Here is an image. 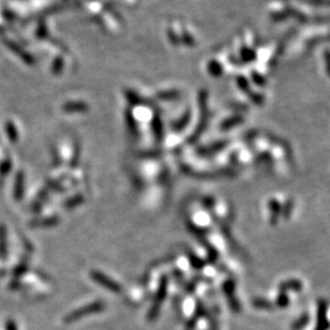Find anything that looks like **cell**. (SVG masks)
I'll return each instance as SVG.
<instances>
[{
  "mask_svg": "<svg viewBox=\"0 0 330 330\" xmlns=\"http://www.w3.org/2000/svg\"><path fill=\"white\" fill-rule=\"evenodd\" d=\"M62 109L65 113H82V112H87L88 105L86 103L81 102V101H73V102H67L63 104Z\"/></svg>",
  "mask_w": 330,
  "mask_h": 330,
  "instance_id": "cell-8",
  "label": "cell"
},
{
  "mask_svg": "<svg viewBox=\"0 0 330 330\" xmlns=\"http://www.w3.org/2000/svg\"><path fill=\"white\" fill-rule=\"evenodd\" d=\"M58 223H59V219H58L57 215L49 216V218H45L44 220L34 222V224H36L38 226H40V228H52V226L57 225Z\"/></svg>",
  "mask_w": 330,
  "mask_h": 330,
  "instance_id": "cell-16",
  "label": "cell"
},
{
  "mask_svg": "<svg viewBox=\"0 0 330 330\" xmlns=\"http://www.w3.org/2000/svg\"><path fill=\"white\" fill-rule=\"evenodd\" d=\"M126 97H127L128 101L131 103V104H133V105H136L140 102L139 97L133 91H127L126 92Z\"/></svg>",
  "mask_w": 330,
  "mask_h": 330,
  "instance_id": "cell-24",
  "label": "cell"
},
{
  "mask_svg": "<svg viewBox=\"0 0 330 330\" xmlns=\"http://www.w3.org/2000/svg\"><path fill=\"white\" fill-rule=\"evenodd\" d=\"M190 120H191V111H187L185 113V115L180 119H178L177 121L174 122V124L172 125V128L176 132L182 131L189 125V122H190Z\"/></svg>",
  "mask_w": 330,
  "mask_h": 330,
  "instance_id": "cell-13",
  "label": "cell"
},
{
  "mask_svg": "<svg viewBox=\"0 0 330 330\" xmlns=\"http://www.w3.org/2000/svg\"><path fill=\"white\" fill-rule=\"evenodd\" d=\"M208 70H209V73L211 75H213V77H220V75L222 74V67L216 61H211L208 64Z\"/></svg>",
  "mask_w": 330,
  "mask_h": 330,
  "instance_id": "cell-21",
  "label": "cell"
},
{
  "mask_svg": "<svg viewBox=\"0 0 330 330\" xmlns=\"http://www.w3.org/2000/svg\"><path fill=\"white\" fill-rule=\"evenodd\" d=\"M229 141L228 140H220V141H215V143H212L208 146H205L200 148L197 150V155H200L201 157H209L214 154H218L221 152L222 149H224L226 146H228Z\"/></svg>",
  "mask_w": 330,
  "mask_h": 330,
  "instance_id": "cell-6",
  "label": "cell"
},
{
  "mask_svg": "<svg viewBox=\"0 0 330 330\" xmlns=\"http://www.w3.org/2000/svg\"><path fill=\"white\" fill-rule=\"evenodd\" d=\"M268 207L270 209V223L276 224L279 220V216L281 215V205L277 200H270L268 203Z\"/></svg>",
  "mask_w": 330,
  "mask_h": 330,
  "instance_id": "cell-11",
  "label": "cell"
},
{
  "mask_svg": "<svg viewBox=\"0 0 330 330\" xmlns=\"http://www.w3.org/2000/svg\"><path fill=\"white\" fill-rule=\"evenodd\" d=\"M279 287L281 291H284V293H286V290L298 291L303 289V283L296 279H289L286 281H283Z\"/></svg>",
  "mask_w": 330,
  "mask_h": 330,
  "instance_id": "cell-10",
  "label": "cell"
},
{
  "mask_svg": "<svg viewBox=\"0 0 330 330\" xmlns=\"http://www.w3.org/2000/svg\"><path fill=\"white\" fill-rule=\"evenodd\" d=\"M207 98H208V96H207V92L205 90H201L200 97H199V103H200V108H201V121H200V124L197 125L196 129L194 130V133L192 134V136L189 138V141H190V143H194L197 138H200L207 127V122H208V106H207V102H208V99Z\"/></svg>",
  "mask_w": 330,
  "mask_h": 330,
  "instance_id": "cell-2",
  "label": "cell"
},
{
  "mask_svg": "<svg viewBox=\"0 0 330 330\" xmlns=\"http://www.w3.org/2000/svg\"><path fill=\"white\" fill-rule=\"evenodd\" d=\"M7 330H17L16 325L14 324V322H12V320H10V322H8V324H7Z\"/></svg>",
  "mask_w": 330,
  "mask_h": 330,
  "instance_id": "cell-28",
  "label": "cell"
},
{
  "mask_svg": "<svg viewBox=\"0 0 330 330\" xmlns=\"http://www.w3.org/2000/svg\"><path fill=\"white\" fill-rule=\"evenodd\" d=\"M199 305L196 306V309H195V313L194 315L192 316V318L189 320L188 324H187V327H186V330H193L196 323H197V320H199V318H201L205 312V309H204V306L202 303H197Z\"/></svg>",
  "mask_w": 330,
  "mask_h": 330,
  "instance_id": "cell-12",
  "label": "cell"
},
{
  "mask_svg": "<svg viewBox=\"0 0 330 330\" xmlns=\"http://www.w3.org/2000/svg\"><path fill=\"white\" fill-rule=\"evenodd\" d=\"M126 122H127V127L130 131L131 135L136 137L138 135V127H137L135 118L133 117V115H132V113L129 109L126 112Z\"/></svg>",
  "mask_w": 330,
  "mask_h": 330,
  "instance_id": "cell-14",
  "label": "cell"
},
{
  "mask_svg": "<svg viewBox=\"0 0 330 330\" xmlns=\"http://www.w3.org/2000/svg\"><path fill=\"white\" fill-rule=\"evenodd\" d=\"M253 307L261 310H270L272 309V304L270 301L264 299V298H254L252 301Z\"/></svg>",
  "mask_w": 330,
  "mask_h": 330,
  "instance_id": "cell-17",
  "label": "cell"
},
{
  "mask_svg": "<svg viewBox=\"0 0 330 330\" xmlns=\"http://www.w3.org/2000/svg\"><path fill=\"white\" fill-rule=\"evenodd\" d=\"M210 328H211V330H218L219 329L218 324H216V319H213V318L210 319Z\"/></svg>",
  "mask_w": 330,
  "mask_h": 330,
  "instance_id": "cell-29",
  "label": "cell"
},
{
  "mask_svg": "<svg viewBox=\"0 0 330 330\" xmlns=\"http://www.w3.org/2000/svg\"><path fill=\"white\" fill-rule=\"evenodd\" d=\"M189 256H190V262H191V265H192L194 268L200 269V268H202V267H203L204 263H203V262H201V260H200V259H197L196 256L192 255V254H191V255H189Z\"/></svg>",
  "mask_w": 330,
  "mask_h": 330,
  "instance_id": "cell-26",
  "label": "cell"
},
{
  "mask_svg": "<svg viewBox=\"0 0 330 330\" xmlns=\"http://www.w3.org/2000/svg\"><path fill=\"white\" fill-rule=\"evenodd\" d=\"M105 309V304L102 303V301H94V303H91L90 305L84 306L80 309H77L72 311L71 313L68 315H65L63 318V322L65 324H72L78 322L79 319L85 317V316H89L91 314H96L102 312L103 310Z\"/></svg>",
  "mask_w": 330,
  "mask_h": 330,
  "instance_id": "cell-1",
  "label": "cell"
},
{
  "mask_svg": "<svg viewBox=\"0 0 330 330\" xmlns=\"http://www.w3.org/2000/svg\"><path fill=\"white\" fill-rule=\"evenodd\" d=\"M179 97V91L177 90H168L158 93V98L161 100H175Z\"/></svg>",
  "mask_w": 330,
  "mask_h": 330,
  "instance_id": "cell-20",
  "label": "cell"
},
{
  "mask_svg": "<svg viewBox=\"0 0 330 330\" xmlns=\"http://www.w3.org/2000/svg\"><path fill=\"white\" fill-rule=\"evenodd\" d=\"M62 67H63V61H62V59L57 58V59H56L54 61V63H53V72L56 73V74L60 73Z\"/></svg>",
  "mask_w": 330,
  "mask_h": 330,
  "instance_id": "cell-25",
  "label": "cell"
},
{
  "mask_svg": "<svg viewBox=\"0 0 330 330\" xmlns=\"http://www.w3.org/2000/svg\"><path fill=\"white\" fill-rule=\"evenodd\" d=\"M90 277L94 282H97L102 287H105L106 289L113 291V293H119L121 290V286L119 283L109 279L106 275L102 273L101 271L98 270L90 271Z\"/></svg>",
  "mask_w": 330,
  "mask_h": 330,
  "instance_id": "cell-4",
  "label": "cell"
},
{
  "mask_svg": "<svg viewBox=\"0 0 330 330\" xmlns=\"http://www.w3.org/2000/svg\"><path fill=\"white\" fill-rule=\"evenodd\" d=\"M223 290L228 297L229 305L233 311H235L236 313L239 312L240 311V305L238 303L237 298L235 296V283L232 280H228L224 284H223Z\"/></svg>",
  "mask_w": 330,
  "mask_h": 330,
  "instance_id": "cell-5",
  "label": "cell"
},
{
  "mask_svg": "<svg viewBox=\"0 0 330 330\" xmlns=\"http://www.w3.org/2000/svg\"><path fill=\"white\" fill-rule=\"evenodd\" d=\"M83 203H84V196L81 195V194H79V195L73 196L72 199H70V200H68L67 202H65L64 203V207L67 209H71V208H74V207L80 206Z\"/></svg>",
  "mask_w": 330,
  "mask_h": 330,
  "instance_id": "cell-18",
  "label": "cell"
},
{
  "mask_svg": "<svg viewBox=\"0 0 330 330\" xmlns=\"http://www.w3.org/2000/svg\"><path fill=\"white\" fill-rule=\"evenodd\" d=\"M289 304V299L284 291H281L279 296L277 297V306L279 308H286Z\"/></svg>",
  "mask_w": 330,
  "mask_h": 330,
  "instance_id": "cell-22",
  "label": "cell"
},
{
  "mask_svg": "<svg viewBox=\"0 0 330 330\" xmlns=\"http://www.w3.org/2000/svg\"><path fill=\"white\" fill-rule=\"evenodd\" d=\"M309 322V315L308 314H303L300 317H298L294 324L291 325V329L293 330H300L301 328H304Z\"/></svg>",
  "mask_w": 330,
  "mask_h": 330,
  "instance_id": "cell-19",
  "label": "cell"
},
{
  "mask_svg": "<svg viewBox=\"0 0 330 330\" xmlns=\"http://www.w3.org/2000/svg\"><path fill=\"white\" fill-rule=\"evenodd\" d=\"M328 328L327 305L325 301H319L317 310V324L315 330H326Z\"/></svg>",
  "mask_w": 330,
  "mask_h": 330,
  "instance_id": "cell-7",
  "label": "cell"
},
{
  "mask_svg": "<svg viewBox=\"0 0 330 330\" xmlns=\"http://www.w3.org/2000/svg\"><path fill=\"white\" fill-rule=\"evenodd\" d=\"M167 283H168L167 277H165V276L162 277L161 278V281H160V284H159L158 290H157V293H156V297H155V300H154V303H153V306H152V308H150V311H149L148 316H147L149 322H154V320L159 315V312H160V309H161L162 303H163V301L166 298V294H167Z\"/></svg>",
  "mask_w": 330,
  "mask_h": 330,
  "instance_id": "cell-3",
  "label": "cell"
},
{
  "mask_svg": "<svg viewBox=\"0 0 330 330\" xmlns=\"http://www.w3.org/2000/svg\"><path fill=\"white\" fill-rule=\"evenodd\" d=\"M242 121H243L242 116H239V115H237V116H232V117L228 118L226 120H224V121L222 122V124H221L220 128H221V130H223V131H228V130L232 129V128L237 127L238 125L241 124Z\"/></svg>",
  "mask_w": 330,
  "mask_h": 330,
  "instance_id": "cell-15",
  "label": "cell"
},
{
  "mask_svg": "<svg viewBox=\"0 0 330 330\" xmlns=\"http://www.w3.org/2000/svg\"><path fill=\"white\" fill-rule=\"evenodd\" d=\"M152 128H153V132H154V135H155L156 139L158 141H161L164 136V130H163L162 120H161V118H160L159 114H155L153 122H152Z\"/></svg>",
  "mask_w": 330,
  "mask_h": 330,
  "instance_id": "cell-9",
  "label": "cell"
},
{
  "mask_svg": "<svg viewBox=\"0 0 330 330\" xmlns=\"http://www.w3.org/2000/svg\"><path fill=\"white\" fill-rule=\"evenodd\" d=\"M244 52H246V54L242 55V58L244 60H252L254 57H255V55H254V53L250 50H244Z\"/></svg>",
  "mask_w": 330,
  "mask_h": 330,
  "instance_id": "cell-27",
  "label": "cell"
},
{
  "mask_svg": "<svg viewBox=\"0 0 330 330\" xmlns=\"http://www.w3.org/2000/svg\"><path fill=\"white\" fill-rule=\"evenodd\" d=\"M293 208H294V202L291 201V200L287 201V202L285 203L284 207H283V209L281 210L282 215L284 216L285 219H288V218H289V215H290V213H291V209H293Z\"/></svg>",
  "mask_w": 330,
  "mask_h": 330,
  "instance_id": "cell-23",
  "label": "cell"
}]
</instances>
